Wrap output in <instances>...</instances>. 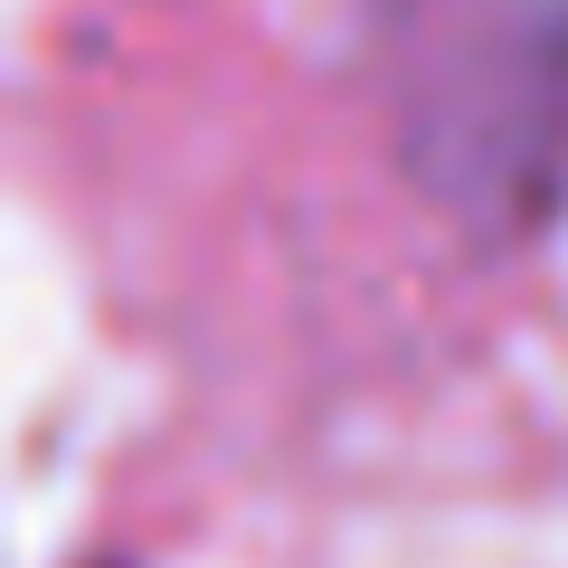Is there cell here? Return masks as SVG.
<instances>
[{
    "mask_svg": "<svg viewBox=\"0 0 568 568\" xmlns=\"http://www.w3.org/2000/svg\"><path fill=\"white\" fill-rule=\"evenodd\" d=\"M398 162L446 219L521 246L568 200V0H379Z\"/></svg>",
    "mask_w": 568,
    "mask_h": 568,
    "instance_id": "1",
    "label": "cell"
}]
</instances>
